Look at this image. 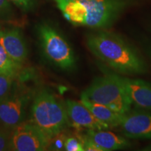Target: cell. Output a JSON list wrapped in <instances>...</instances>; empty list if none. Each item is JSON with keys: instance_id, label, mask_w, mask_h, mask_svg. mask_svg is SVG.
Instances as JSON below:
<instances>
[{"instance_id": "1", "label": "cell", "mask_w": 151, "mask_h": 151, "mask_svg": "<svg viewBox=\"0 0 151 151\" xmlns=\"http://www.w3.org/2000/svg\"><path fill=\"white\" fill-rule=\"evenodd\" d=\"M89 50L102 64L122 75L146 73L148 67L140 52L118 34L99 29L86 35Z\"/></svg>"}, {"instance_id": "2", "label": "cell", "mask_w": 151, "mask_h": 151, "mask_svg": "<svg viewBox=\"0 0 151 151\" xmlns=\"http://www.w3.org/2000/svg\"><path fill=\"white\" fill-rule=\"evenodd\" d=\"M65 19L73 25L108 29L137 0H55Z\"/></svg>"}, {"instance_id": "3", "label": "cell", "mask_w": 151, "mask_h": 151, "mask_svg": "<svg viewBox=\"0 0 151 151\" xmlns=\"http://www.w3.org/2000/svg\"><path fill=\"white\" fill-rule=\"evenodd\" d=\"M29 121L40 128L51 140L65 129L69 122L66 106L51 92L41 90L33 99Z\"/></svg>"}, {"instance_id": "4", "label": "cell", "mask_w": 151, "mask_h": 151, "mask_svg": "<svg viewBox=\"0 0 151 151\" xmlns=\"http://www.w3.org/2000/svg\"><path fill=\"white\" fill-rule=\"evenodd\" d=\"M39 43L43 55L52 65L64 71H72L76 65L75 53L65 37L47 23L37 26Z\"/></svg>"}, {"instance_id": "5", "label": "cell", "mask_w": 151, "mask_h": 151, "mask_svg": "<svg viewBox=\"0 0 151 151\" xmlns=\"http://www.w3.org/2000/svg\"><path fill=\"white\" fill-rule=\"evenodd\" d=\"M81 97L92 102L106 106L122 114L132 109V103L123 88L105 74L94 78L89 87L82 92Z\"/></svg>"}, {"instance_id": "6", "label": "cell", "mask_w": 151, "mask_h": 151, "mask_svg": "<svg viewBox=\"0 0 151 151\" xmlns=\"http://www.w3.org/2000/svg\"><path fill=\"white\" fill-rule=\"evenodd\" d=\"M31 92L22 88H16L8 97L0 102V124L13 129L24 121L27 109L31 100Z\"/></svg>"}, {"instance_id": "7", "label": "cell", "mask_w": 151, "mask_h": 151, "mask_svg": "<svg viewBox=\"0 0 151 151\" xmlns=\"http://www.w3.org/2000/svg\"><path fill=\"white\" fill-rule=\"evenodd\" d=\"M103 74L109 76L123 88L129 97L132 104L137 109L151 111V83L146 81L131 78L113 71L110 68L99 64Z\"/></svg>"}, {"instance_id": "8", "label": "cell", "mask_w": 151, "mask_h": 151, "mask_svg": "<svg viewBox=\"0 0 151 151\" xmlns=\"http://www.w3.org/2000/svg\"><path fill=\"white\" fill-rule=\"evenodd\" d=\"M50 139L31 122H23L13 129L10 150L15 151L45 150Z\"/></svg>"}, {"instance_id": "9", "label": "cell", "mask_w": 151, "mask_h": 151, "mask_svg": "<svg viewBox=\"0 0 151 151\" xmlns=\"http://www.w3.org/2000/svg\"><path fill=\"white\" fill-rule=\"evenodd\" d=\"M118 127L128 139H151V111L131 109L123 115Z\"/></svg>"}, {"instance_id": "10", "label": "cell", "mask_w": 151, "mask_h": 151, "mask_svg": "<svg viewBox=\"0 0 151 151\" xmlns=\"http://www.w3.org/2000/svg\"><path fill=\"white\" fill-rule=\"evenodd\" d=\"M69 120L77 127L88 129H109L111 127L94 116L81 101L67 100L65 104Z\"/></svg>"}, {"instance_id": "11", "label": "cell", "mask_w": 151, "mask_h": 151, "mask_svg": "<svg viewBox=\"0 0 151 151\" xmlns=\"http://www.w3.org/2000/svg\"><path fill=\"white\" fill-rule=\"evenodd\" d=\"M0 45L14 61L21 64L27 59L28 49L21 29L18 27L0 30Z\"/></svg>"}, {"instance_id": "12", "label": "cell", "mask_w": 151, "mask_h": 151, "mask_svg": "<svg viewBox=\"0 0 151 151\" xmlns=\"http://www.w3.org/2000/svg\"><path fill=\"white\" fill-rule=\"evenodd\" d=\"M99 148V151H112L124 149L130 146L125 137L118 135L108 129H88L83 137Z\"/></svg>"}, {"instance_id": "13", "label": "cell", "mask_w": 151, "mask_h": 151, "mask_svg": "<svg viewBox=\"0 0 151 151\" xmlns=\"http://www.w3.org/2000/svg\"><path fill=\"white\" fill-rule=\"evenodd\" d=\"M81 101L88 108L96 118L111 127H118L124 114L113 111L106 106L92 102L86 98L81 97Z\"/></svg>"}, {"instance_id": "14", "label": "cell", "mask_w": 151, "mask_h": 151, "mask_svg": "<svg viewBox=\"0 0 151 151\" xmlns=\"http://www.w3.org/2000/svg\"><path fill=\"white\" fill-rule=\"evenodd\" d=\"M20 65L14 61L0 45V73L16 76L20 69Z\"/></svg>"}, {"instance_id": "15", "label": "cell", "mask_w": 151, "mask_h": 151, "mask_svg": "<svg viewBox=\"0 0 151 151\" xmlns=\"http://www.w3.org/2000/svg\"><path fill=\"white\" fill-rule=\"evenodd\" d=\"M14 76L0 73V102L10 95L15 86Z\"/></svg>"}, {"instance_id": "16", "label": "cell", "mask_w": 151, "mask_h": 151, "mask_svg": "<svg viewBox=\"0 0 151 151\" xmlns=\"http://www.w3.org/2000/svg\"><path fill=\"white\" fill-rule=\"evenodd\" d=\"M14 17V9L9 0H0V20L11 21Z\"/></svg>"}, {"instance_id": "17", "label": "cell", "mask_w": 151, "mask_h": 151, "mask_svg": "<svg viewBox=\"0 0 151 151\" xmlns=\"http://www.w3.org/2000/svg\"><path fill=\"white\" fill-rule=\"evenodd\" d=\"M64 148L67 151H83V146L81 139L76 137H69L65 141Z\"/></svg>"}, {"instance_id": "18", "label": "cell", "mask_w": 151, "mask_h": 151, "mask_svg": "<svg viewBox=\"0 0 151 151\" xmlns=\"http://www.w3.org/2000/svg\"><path fill=\"white\" fill-rule=\"evenodd\" d=\"M9 129L0 128V151L10 150L11 134Z\"/></svg>"}, {"instance_id": "19", "label": "cell", "mask_w": 151, "mask_h": 151, "mask_svg": "<svg viewBox=\"0 0 151 151\" xmlns=\"http://www.w3.org/2000/svg\"><path fill=\"white\" fill-rule=\"evenodd\" d=\"M16 5L22 11L28 12L32 11L37 4V0H9Z\"/></svg>"}, {"instance_id": "20", "label": "cell", "mask_w": 151, "mask_h": 151, "mask_svg": "<svg viewBox=\"0 0 151 151\" xmlns=\"http://www.w3.org/2000/svg\"><path fill=\"white\" fill-rule=\"evenodd\" d=\"M147 54H148L149 58L151 60V45L147 47Z\"/></svg>"}, {"instance_id": "21", "label": "cell", "mask_w": 151, "mask_h": 151, "mask_svg": "<svg viewBox=\"0 0 151 151\" xmlns=\"http://www.w3.org/2000/svg\"><path fill=\"white\" fill-rule=\"evenodd\" d=\"M1 29V25H0V30Z\"/></svg>"}]
</instances>
